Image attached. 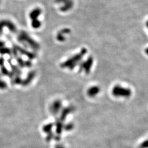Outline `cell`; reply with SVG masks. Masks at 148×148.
Listing matches in <instances>:
<instances>
[{
    "label": "cell",
    "instance_id": "cell-1",
    "mask_svg": "<svg viewBox=\"0 0 148 148\" xmlns=\"http://www.w3.org/2000/svg\"><path fill=\"white\" fill-rule=\"evenodd\" d=\"M87 53V49L86 48H82L79 53L72 56L66 61L62 63L61 67L63 69H69L70 70H73L75 67L79 65L80 63L81 62L82 58Z\"/></svg>",
    "mask_w": 148,
    "mask_h": 148
},
{
    "label": "cell",
    "instance_id": "cell-2",
    "mask_svg": "<svg viewBox=\"0 0 148 148\" xmlns=\"http://www.w3.org/2000/svg\"><path fill=\"white\" fill-rule=\"evenodd\" d=\"M112 94L117 98H128L131 96L132 91L128 88L123 87L119 84H117L112 88Z\"/></svg>",
    "mask_w": 148,
    "mask_h": 148
},
{
    "label": "cell",
    "instance_id": "cell-3",
    "mask_svg": "<svg viewBox=\"0 0 148 148\" xmlns=\"http://www.w3.org/2000/svg\"><path fill=\"white\" fill-rule=\"evenodd\" d=\"M18 40L25 46H28L34 50H38L40 48V45L25 33H23L18 37Z\"/></svg>",
    "mask_w": 148,
    "mask_h": 148
},
{
    "label": "cell",
    "instance_id": "cell-4",
    "mask_svg": "<svg viewBox=\"0 0 148 148\" xmlns=\"http://www.w3.org/2000/svg\"><path fill=\"white\" fill-rule=\"evenodd\" d=\"M94 60L92 56L87 58L84 61L81 62L79 64L80 71H84L86 74H89L91 72L92 67L93 64Z\"/></svg>",
    "mask_w": 148,
    "mask_h": 148
},
{
    "label": "cell",
    "instance_id": "cell-5",
    "mask_svg": "<svg viewBox=\"0 0 148 148\" xmlns=\"http://www.w3.org/2000/svg\"><path fill=\"white\" fill-rule=\"evenodd\" d=\"M50 108L52 114L54 116L57 115L62 108V101L61 100H56L54 101Z\"/></svg>",
    "mask_w": 148,
    "mask_h": 148
},
{
    "label": "cell",
    "instance_id": "cell-6",
    "mask_svg": "<svg viewBox=\"0 0 148 148\" xmlns=\"http://www.w3.org/2000/svg\"><path fill=\"white\" fill-rule=\"evenodd\" d=\"M74 110H75V108L72 106H69L63 109L61 111V115H60V117L59 118V119L61 121L64 122L65 120L68 115L72 113Z\"/></svg>",
    "mask_w": 148,
    "mask_h": 148
},
{
    "label": "cell",
    "instance_id": "cell-7",
    "mask_svg": "<svg viewBox=\"0 0 148 148\" xmlns=\"http://www.w3.org/2000/svg\"><path fill=\"white\" fill-rule=\"evenodd\" d=\"M14 47L16 49V50L18 52H19L20 54L26 56V57L30 60L33 59L36 57V55H35V54H34V53L27 51V50H26V49H25L20 47H19L18 46H16V45L14 46Z\"/></svg>",
    "mask_w": 148,
    "mask_h": 148
},
{
    "label": "cell",
    "instance_id": "cell-8",
    "mask_svg": "<svg viewBox=\"0 0 148 148\" xmlns=\"http://www.w3.org/2000/svg\"><path fill=\"white\" fill-rule=\"evenodd\" d=\"M36 76V72L35 71H31L27 73V76L25 79L23 80L22 84L23 86H26L32 82V81Z\"/></svg>",
    "mask_w": 148,
    "mask_h": 148
},
{
    "label": "cell",
    "instance_id": "cell-9",
    "mask_svg": "<svg viewBox=\"0 0 148 148\" xmlns=\"http://www.w3.org/2000/svg\"><path fill=\"white\" fill-rule=\"evenodd\" d=\"M100 88L99 87L97 86H94L89 88L87 90V95L91 98H93L97 96V95L100 93Z\"/></svg>",
    "mask_w": 148,
    "mask_h": 148
},
{
    "label": "cell",
    "instance_id": "cell-10",
    "mask_svg": "<svg viewBox=\"0 0 148 148\" xmlns=\"http://www.w3.org/2000/svg\"><path fill=\"white\" fill-rule=\"evenodd\" d=\"M64 125L63 121L60 120L59 119H57L55 122V132L57 135L60 136L61 135L63 130L64 129Z\"/></svg>",
    "mask_w": 148,
    "mask_h": 148
},
{
    "label": "cell",
    "instance_id": "cell-11",
    "mask_svg": "<svg viewBox=\"0 0 148 148\" xmlns=\"http://www.w3.org/2000/svg\"><path fill=\"white\" fill-rule=\"evenodd\" d=\"M54 126V123H48L47 125H45V126H43V127H42V131H43L45 133H50L52 131V128Z\"/></svg>",
    "mask_w": 148,
    "mask_h": 148
},
{
    "label": "cell",
    "instance_id": "cell-12",
    "mask_svg": "<svg viewBox=\"0 0 148 148\" xmlns=\"http://www.w3.org/2000/svg\"><path fill=\"white\" fill-rule=\"evenodd\" d=\"M12 54V49L8 47H3L0 48V54L5 55V54Z\"/></svg>",
    "mask_w": 148,
    "mask_h": 148
},
{
    "label": "cell",
    "instance_id": "cell-13",
    "mask_svg": "<svg viewBox=\"0 0 148 148\" xmlns=\"http://www.w3.org/2000/svg\"><path fill=\"white\" fill-rule=\"evenodd\" d=\"M12 83L13 84H22L23 80L21 78L20 76L19 75H16L14 78L12 79Z\"/></svg>",
    "mask_w": 148,
    "mask_h": 148
},
{
    "label": "cell",
    "instance_id": "cell-14",
    "mask_svg": "<svg viewBox=\"0 0 148 148\" xmlns=\"http://www.w3.org/2000/svg\"><path fill=\"white\" fill-rule=\"evenodd\" d=\"M16 61L18 64L20 68H24L25 67V61L24 60L19 57H17L16 58Z\"/></svg>",
    "mask_w": 148,
    "mask_h": 148
},
{
    "label": "cell",
    "instance_id": "cell-15",
    "mask_svg": "<svg viewBox=\"0 0 148 148\" xmlns=\"http://www.w3.org/2000/svg\"><path fill=\"white\" fill-rule=\"evenodd\" d=\"M74 125L72 123H69L64 125V129L66 131H70L73 128Z\"/></svg>",
    "mask_w": 148,
    "mask_h": 148
},
{
    "label": "cell",
    "instance_id": "cell-16",
    "mask_svg": "<svg viewBox=\"0 0 148 148\" xmlns=\"http://www.w3.org/2000/svg\"><path fill=\"white\" fill-rule=\"evenodd\" d=\"M1 72L2 74L3 75H8V74L9 73V70L6 68L5 66H3L2 67H1Z\"/></svg>",
    "mask_w": 148,
    "mask_h": 148
},
{
    "label": "cell",
    "instance_id": "cell-17",
    "mask_svg": "<svg viewBox=\"0 0 148 148\" xmlns=\"http://www.w3.org/2000/svg\"><path fill=\"white\" fill-rule=\"evenodd\" d=\"M54 136H55L54 134L52 132L49 133L47 134L46 138V140L47 142H50V141L52 140L53 139H54Z\"/></svg>",
    "mask_w": 148,
    "mask_h": 148
},
{
    "label": "cell",
    "instance_id": "cell-18",
    "mask_svg": "<svg viewBox=\"0 0 148 148\" xmlns=\"http://www.w3.org/2000/svg\"><path fill=\"white\" fill-rule=\"evenodd\" d=\"M7 87V84L4 80L0 79V90H5Z\"/></svg>",
    "mask_w": 148,
    "mask_h": 148
},
{
    "label": "cell",
    "instance_id": "cell-19",
    "mask_svg": "<svg viewBox=\"0 0 148 148\" xmlns=\"http://www.w3.org/2000/svg\"><path fill=\"white\" fill-rule=\"evenodd\" d=\"M32 66V63L30 61V60H28V61H25V67H27V68H30Z\"/></svg>",
    "mask_w": 148,
    "mask_h": 148
},
{
    "label": "cell",
    "instance_id": "cell-20",
    "mask_svg": "<svg viewBox=\"0 0 148 148\" xmlns=\"http://www.w3.org/2000/svg\"><path fill=\"white\" fill-rule=\"evenodd\" d=\"M148 147V140H145L144 142L142 145H141V148H147Z\"/></svg>",
    "mask_w": 148,
    "mask_h": 148
},
{
    "label": "cell",
    "instance_id": "cell-21",
    "mask_svg": "<svg viewBox=\"0 0 148 148\" xmlns=\"http://www.w3.org/2000/svg\"><path fill=\"white\" fill-rule=\"evenodd\" d=\"M5 60L3 57H0V67L5 66Z\"/></svg>",
    "mask_w": 148,
    "mask_h": 148
},
{
    "label": "cell",
    "instance_id": "cell-22",
    "mask_svg": "<svg viewBox=\"0 0 148 148\" xmlns=\"http://www.w3.org/2000/svg\"><path fill=\"white\" fill-rule=\"evenodd\" d=\"M5 46V42H4V41H0V48Z\"/></svg>",
    "mask_w": 148,
    "mask_h": 148
},
{
    "label": "cell",
    "instance_id": "cell-23",
    "mask_svg": "<svg viewBox=\"0 0 148 148\" xmlns=\"http://www.w3.org/2000/svg\"><path fill=\"white\" fill-rule=\"evenodd\" d=\"M54 148H65L64 146H63L62 144H58V145H56Z\"/></svg>",
    "mask_w": 148,
    "mask_h": 148
},
{
    "label": "cell",
    "instance_id": "cell-24",
    "mask_svg": "<svg viewBox=\"0 0 148 148\" xmlns=\"http://www.w3.org/2000/svg\"><path fill=\"white\" fill-rule=\"evenodd\" d=\"M145 53L146 55H148V48H147L146 49H145Z\"/></svg>",
    "mask_w": 148,
    "mask_h": 148
},
{
    "label": "cell",
    "instance_id": "cell-25",
    "mask_svg": "<svg viewBox=\"0 0 148 148\" xmlns=\"http://www.w3.org/2000/svg\"><path fill=\"white\" fill-rule=\"evenodd\" d=\"M0 77H1V73H0Z\"/></svg>",
    "mask_w": 148,
    "mask_h": 148
}]
</instances>
